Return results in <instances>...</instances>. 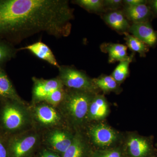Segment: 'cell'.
I'll return each instance as SVG.
<instances>
[{
	"label": "cell",
	"mask_w": 157,
	"mask_h": 157,
	"mask_svg": "<svg viewBox=\"0 0 157 157\" xmlns=\"http://www.w3.org/2000/svg\"><path fill=\"white\" fill-rule=\"evenodd\" d=\"M73 17L66 0H0V39L15 46L40 33L67 37Z\"/></svg>",
	"instance_id": "6da1fadb"
},
{
	"label": "cell",
	"mask_w": 157,
	"mask_h": 157,
	"mask_svg": "<svg viewBox=\"0 0 157 157\" xmlns=\"http://www.w3.org/2000/svg\"><path fill=\"white\" fill-rule=\"evenodd\" d=\"M1 113L2 125L7 131L14 132L24 130L32 121L30 110L25 103L5 101Z\"/></svg>",
	"instance_id": "7a4b0ae2"
},
{
	"label": "cell",
	"mask_w": 157,
	"mask_h": 157,
	"mask_svg": "<svg viewBox=\"0 0 157 157\" xmlns=\"http://www.w3.org/2000/svg\"><path fill=\"white\" fill-rule=\"evenodd\" d=\"M70 90H66L64 99L59 106L61 107L64 113L72 120L80 123L87 116L92 96L91 93Z\"/></svg>",
	"instance_id": "3957f363"
},
{
	"label": "cell",
	"mask_w": 157,
	"mask_h": 157,
	"mask_svg": "<svg viewBox=\"0 0 157 157\" xmlns=\"http://www.w3.org/2000/svg\"><path fill=\"white\" fill-rule=\"evenodd\" d=\"M59 76L64 86L70 89L91 93L95 89L93 80L83 72L68 66H60Z\"/></svg>",
	"instance_id": "277c9868"
},
{
	"label": "cell",
	"mask_w": 157,
	"mask_h": 157,
	"mask_svg": "<svg viewBox=\"0 0 157 157\" xmlns=\"http://www.w3.org/2000/svg\"><path fill=\"white\" fill-rule=\"evenodd\" d=\"M30 110L32 121L39 126L50 128L59 125L61 121V115L55 107L42 102L33 105Z\"/></svg>",
	"instance_id": "5b68a950"
},
{
	"label": "cell",
	"mask_w": 157,
	"mask_h": 157,
	"mask_svg": "<svg viewBox=\"0 0 157 157\" xmlns=\"http://www.w3.org/2000/svg\"><path fill=\"white\" fill-rule=\"evenodd\" d=\"M39 134L27 132L15 137L10 141V148L14 157H24L39 143Z\"/></svg>",
	"instance_id": "8992f818"
},
{
	"label": "cell",
	"mask_w": 157,
	"mask_h": 157,
	"mask_svg": "<svg viewBox=\"0 0 157 157\" xmlns=\"http://www.w3.org/2000/svg\"><path fill=\"white\" fill-rule=\"evenodd\" d=\"M32 79L33 82L32 91L33 105L44 102L54 91L64 87L58 77L48 79L34 77Z\"/></svg>",
	"instance_id": "52a82bcc"
},
{
	"label": "cell",
	"mask_w": 157,
	"mask_h": 157,
	"mask_svg": "<svg viewBox=\"0 0 157 157\" xmlns=\"http://www.w3.org/2000/svg\"><path fill=\"white\" fill-rule=\"evenodd\" d=\"M129 31L149 47H154L156 45L157 31L154 29L149 21L134 23L130 26Z\"/></svg>",
	"instance_id": "ba28073f"
},
{
	"label": "cell",
	"mask_w": 157,
	"mask_h": 157,
	"mask_svg": "<svg viewBox=\"0 0 157 157\" xmlns=\"http://www.w3.org/2000/svg\"><path fill=\"white\" fill-rule=\"evenodd\" d=\"M73 137L66 131L55 129L48 134L46 142L54 150L63 154L71 145Z\"/></svg>",
	"instance_id": "9c48e42d"
},
{
	"label": "cell",
	"mask_w": 157,
	"mask_h": 157,
	"mask_svg": "<svg viewBox=\"0 0 157 157\" xmlns=\"http://www.w3.org/2000/svg\"><path fill=\"white\" fill-rule=\"evenodd\" d=\"M90 135L94 142L101 147L109 146L117 139V135L114 131L102 124L94 126L90 129Z\"/></svg>",
	"instance_id": "30bf717a"
},
{
	"label": "cell",
	"mask_w": 157,
	"mask_h": 157,
	"mask_svg": "<svg viewBox=\"0 0 157 157\" xmlns=\"http://www.w3.org/2000/svg\"><path fill=\"white\" fill-rule=\"evenodd\" d=\"M23 50L29 51L38 58L47 62L58 69L60 65L53 52L48 45L43 42L39 41L18 48L19 51Z\"/></svg>",
	"instance_id": "8fae6325"
},
{
	"label": "cell",
	"mask_w": 157,
	"mask_h": 157,
	"mask_svg": "<svg viewBox=\"0 0 157 157\" xmlns=\"http://www.w3.org/2000/svg\"><path fill=\"white\" fill-rule=\"evenodd\" d=\"M0 100L24 103L14 88L4 68H0Z\"/></svg>",
	"instance_id": "7c38bea8"
},
{
	"label": "cell",
	"mask_w": 157,
	"mask_h": 157,
	"mask_svg": "<svg viewBox=\"0 0 157 157\" xmlns=\"http://www.w3.org/2000/svg\"><path fill=\"white\" fill-rule=\"evenodd\" d=\"M124 14L133 23L148 21L151 15V9L146 4L128 6L125 8Z\"/></svg>",
	"instance_id": "4fadbf2b"
},
{
	"label": "cell",
	"mask_w": 157,
	"mask_h": 157,
	"mask_svg": "<svg viewBox=\"0 0 157 157\" xmlns=\"http://www.w3.org/2000/svg\"><path fill=\"white\" fill-rule=\"evenodd\" d=\"M104 19L108 25L119 33H127L131 26L123 12L118 10L105 14Z\"/></svg>",
	"instance_id": "5bb4252c"
},
{
	"label": "cell",
	"mask_w": 157,
	"mask_h": 157,
	"mask_svg": "<svg viewBox=\"0 0 157 157\" xmlns=\"http://www.w3.org/2000/svg\"><path fill=\"white\" fill-rule=\"evenodd\" d=\"M127 49L126 45L116 43H105L102 46V50L108 54L110 63L132 59V57L128 55Z\"/></svg>",
	"instance_id": "9a60e30c"
},
{
	"label": "cell",
	"mask_w": 157,
	"mask_h": 157,
	"mask_svg": "<svg viewBox=\"0 0 157 157\" xmlns=\"http://www.w3.org/2000/svg\"><path fill=\"white\" fill-rule=\"evenodd\" d=\"M129 152L133 157H145L151 151V145L147 140L143 137L134 136L128 142Z\"/></svg>",
	"instance_id": "2e32d148"
},
{
	"label": "cell",
	"mask_w": 157,
	"mask_h": 157,
	"mask_svg": "<svg viewBox=\"0 0 157 157\" xmlns=\"http://www.w3.org/2000/svg\"><path fill=\"white\" fill-rule=\"evenodd\" d=\"M108 113V104L104 97L98 96L93 98L90 105L87 117L90 120L102 119Z\"/></svg>",
	"instance_id": "e0dca14e"
},
{
	"label": "cell",
	"mask_w": 157,
	"mask_h": 157,
	"mask_svg": "<svg viewBox=\"0 0 157 157\" xmlns=\"http://www.w3.org/2000/svg\"><path fill=\"white\" fill-rule=\"evenodd\" d=\"M18 48L5 40L0 39V68H4L5 65L16 56Z\"/></svg>",
	"instance_id": "ac0fdd59"
},
{
	"label": "cell",
	"mask_w": 157,
	"mask_h": 157,
	"mask_svg": "<svg viewBox=\"0 0 157 157\" xmlns=\"http://www.w3.org/2000/svg\"><path fill=\"white\" fill-rule=\"evenodd\" d=\"M124 35L127 47L133 51L140 54V56H145L149 50L148 45L133 35L127 33H125Z\"/></svg>",
	"instance_id": "d6986e66"
},
{
	"label": "cell",
	"mask_w": 157,
	"mask_h": 157,
	"mask_svg": "<svg viewBox=\"0 0 157 157\" xmlns=\"http://www.w3.org/2000/svg\"><path fill=\"white\" fill-rule=\"evenodd\" d=\"M83 141L80 136L76 135L69 148L63 155V157H81L84 152Z\"/></svg>",
	"instance_id": "ffe728a7"
},
{
	"label": "cell",
	"mask_w": 157,
	"mask_h": 157,
	"mask_svg": "<svg viewBox=\"0 0 157 157\" xmlns=\"http://www.w3.org/2000/svg\"><path fill=\"white\" fill-rule=\"evenodd\" d=\"M132 59L120 62L113 72L112 76L117 83L123 82L128 76L129 65Z\"/></svg>",
	"instance_id": "44dd1931"
},
{
	"label": "cell",
	"mask_w": 157,
	"mask_h": 157,
	"mask_svg": "<svg viewBox=\"0 0 157 157\" xmlns=\"http://www.w3.org/2000/svg\"><path fill=\"white\" fill-rule=\"evenodd\" d=\"M96 86L105 92L112 91L116 89L117 82L111 76H102L93 80Z\"/></svg>",
	"instance_id": "7402d4cb"
},
{
	"label": "cell",
	"mask_w": 157,
	"mask_h": 157,
	"mask_svg": "<svg viewBox=\"0 0 157 157\" xmlns=\"http://www.w3.org/2000/svg\"><path fill=\"white\" fill-rule=\"evenodd\" d=\"M73 2L90 12H99L104 8L102 0H76Z\"/></svg>",
	"instance_id": "603a6c76"
},
{
	"label": "cell",
	"mask_w": 157,
	"mask_h": 157,
	"mask_svg": "<svg viewBox=\"0 0 157 157\" xmlns=\"http://www.w3.org/2000/svg\"><path fill=\"white\" fill-rule=\"evenodd\" d=\"M66 94V90L60 88L54 91L47 97L44 102L54 107L59 106L63 101Z\"/></svg>",
	"instance_id": "cb8c5ba5"
},
{
	"label": "cell",
	"mask_w": 157,
	"mask_h": 157,
	"mask_svg": "<svg viewBox=\"0 0 157 157\" xmlns=\"http://www.w3.org/2000/svg\"><path fill=\"white\" fill-rule=\"evenodd\" d=\"M123 1L121 0H105L104 1V8L109 9H117L120 8Z\"/></svg>",
	"instance_id": "d4e9b609"
},
{
	"label": "cell",
	"mask_w": 157,
	"mask_h": 157,
	"mask_svg": "<svg viewBox=\"0 0 157 157\" xmlns=\"http://www.w3.org/2000/svg\"><path fill=\"white\" fill-rule=\"evenodd\" d=\"M100 157H121L120 152L116 150H111L105 152Z\"/></svg>",
	"instance_id": "484cf974"
},
{
	"label": "cell",
	"mask_w": 157,
	"mask_h": 157,
	"mask_svg": "<svg viewBox=\"0 0 157 157\" xmlns=\"http://www.w3.org/2000/svg\"><path fill=\"white\" fill-rule=\"evenodd\" d=\"M124 2L128 6H134L141 4H146L147 1L144 0H125Z\"/></svg>",
	"instance_id": "4316f807"
},
{
	"label": "cell",
	"mask_w": 157,
	"mask_h": 157,
	"mask_svg": "<svg viewBox=\"0 0 157 157\" xmlns=\"http://www.w3.org/2000/svg\"><path fill=\"white\" fill-rule=\"evenodd\" d=\"M0 157H7V151L4 142L0 139Z\"/></svg>",
	"instance_id": "83f0119b"
},
{
	"label": "cell",
	"mask_w": 157,
	"mask_h": 157,
	"mask_svg": "<svg viewBox=\"0 0 157 157\" xmlns=\"http://www.w3.org/2000/svg\"><path fill=\"white\" fill-rule=\"evenodd\" d=\"M41 157H59L52 152L45 150L43 151Z\"/></svg>",
	"instance_id": "f1b7e54d"
},
{
	"label": "cell",
	"mask_w": 157,
	"mask_h": 157,
	"mask_svg": "<svg viewBox=\"0 0 157 157\" xmlns=\"http://www.w3.org/2000/svg\"><path fill=\"white\" fill-rule=\"evenodd\" d=\"M151 8H150L151 9L155 14L157 15V0L151 1Z\"/></svg>",
	"instance_id": "f546056e"
}]
</instances>
